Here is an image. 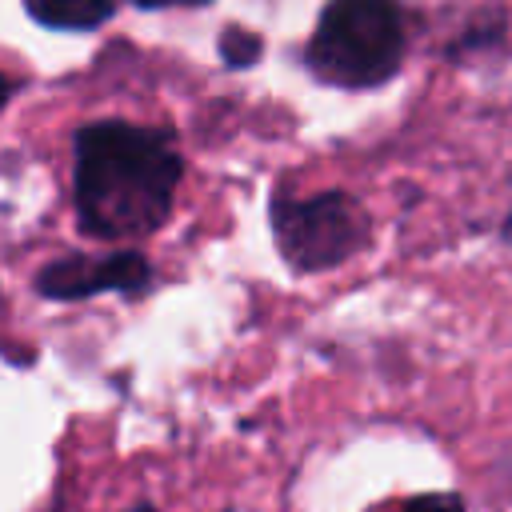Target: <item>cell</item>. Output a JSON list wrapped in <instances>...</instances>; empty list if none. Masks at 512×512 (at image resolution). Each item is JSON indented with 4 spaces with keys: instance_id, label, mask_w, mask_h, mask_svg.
Segmentation results:
<instances>
[{
    "instance_id": "obj_3",
    "label": "cell",
    "mask_w": 512,
    "mask_h": 512,
    "mask_svg": "<svg viewBox=\"0 0 512 512\" xmlns=\"http://www.w3.org/2000/svg\"><path fill=\"white\" fill-rule=\"evenodd\" d=\"M272 232L280 256L296 272H324L368 244V216L344 192H320L308 200L280 196L272 204Z\"/></svg>"
},
{
    "instance_id": "obj_10",
    "label": "cell",
    "mask_w": 512,
    "mask_h": 512,
    "mask_svg": "<svg viewBox=\"0 0 512 512\" xmlns=\"http://www.w3.org/2000/svg\"><path fill=\"white\" fill-rule=\"evenodd\" d=\"M136 512H156V508H136Z\"/></svg>"
},
{
    "instance_id": "obj_4",
    "label": "cell",
    "mask_w": 512,
    "mask_h": 512,
    "mask_svg": "<svg viewBox=\"0 0 512 512\" xmlns=\"http://www.w3.org/2000/svg\"><path fill=\"white\" fill-rule=\"evenodd\" d=\"M152 284V268L140 252H112V256H64L36 272V288L48 300H84L100 292H128L140 296Z\"/></svg>"
},
{
    "instance_id": "obj_1",
    "label": "cell",
    "mask_w": 512,
    "mask_h": 512,
    "mask_svg": "<svg viewBox=\"0 0 512 512\" xmlns=\"http://www.w3.org/2000/svg\"><path fill=\"white\" fill-rule=\"evenodd\" d=\"M180 152L164 128L96 120L76 132V216L100 240L156 232L176 200Z\"/></svg>"
},
{
    "instance_id": "obj_2",
    "label": "cell",
    "mask_w": 512,
    "mask_h": 512,
    "mask_svg": "<svg viewBox=\"0 0 512 512\" xmlns=\"http://www.w3.org/2000/svg\"><path fill=\"white\" fill-rule=\"evenodd\" d=\"M404 56V24L392 0H332L316 24L308 64L340 88L384 84Z\"/></svg>"
},
{
    "instance_id": "obj_8",
    "label": "cell",
    "mask_w": 512,
    "mask_h": 512,
    "mask_svg": "<svg viewBox=\"0 0 512 512\" xmlns=\"http://www.w3.org/2000/svg\"><path fill=\"white\" fill-rule=\"evenodd\" d=\"M140 8H172V4H204V0H132Z\"/></svg>"
},
{
    "instance_id": "obj_9",
    "label": "cell",
    "mask_w": 512,
    "mask_h": 512,
    "mask_svg": "<svg viewBox=\"0 0 512 512\" xmlns=\"http://www.w3.org/2000/svg\"><path fill=\"white\" fill-rule=\"evenodd\" d=\"M8 96H12V80H8V76H0V108L8 104Z\"/></svg>"
},
{
    "instance_id": "obj_5",
    "label": "cell",
    "mask_w": 512,
    "mask_h": 512,
    "mask_svg": "<svg viewBox=\"0 0 512 512\" xmlns=\"http://www.w3.org/2000/svg\"><path fill=\"white\" fill-rule=\"evenodd\" d=\"M28 8L48 28H96L108 20L112 0H28Z\"/></svg>"
},
{
    "instance_id": "obj_7",
    "label": "cell",
    "mask_w": 512,
    "mask_h": 512,
    "mask_svg": "<svg viewBox=\"0 0 512 512\" xmlns=\"http://www.w3.org/2000/svg\"><path fill=\"white\" fill-rule=\"evenodd\" d=\"M404 512H464V500L456 492H428L404 504Z\"/></svg>"
},
{
    "instance_id": "obj_6",
    "label": "cell",
    "mask_w": 512,
    "mask_h": 512,
    "mask_svg": "<svg viewBox=\"0 0 512 512\" xmlns=\"http://www.w3.org/2000/svg\"><path fill=\"white\" fill-rule=\"evenodd\" d=\"M220 48H224V60L228 64H252L256 60V36H248V32H224V40H220Z\"/></svg>"
}]
</instances>
